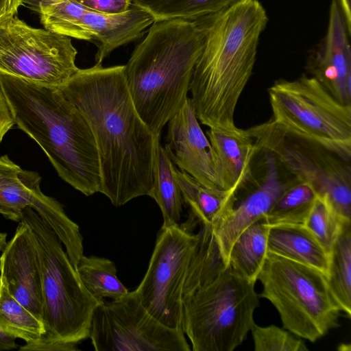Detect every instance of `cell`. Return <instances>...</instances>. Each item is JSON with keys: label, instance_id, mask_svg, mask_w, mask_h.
<instances>
[{"label": "cell", "instance_id": "obj_21", "mask_svg": "<svg viewBox=\"0 0 351 351\" xmlns=\"http://www.w3.org/2000/svg\"><path fill=\"white\" fill-rule=\"evenodd\" d=\"M268 230L265 217H262L247 226L231 245L227 265L250 282H256L266 260Z\"/></svg>", "mask_w": 351, "mask_h": 351}, {"label": "cell", "instance_id": "obj_26", "mask_svg": "<svg viewBox=\"0 0 351 351\" xmlns=\"http://www.w3.org/2000/svg\"><path fill=\"white\" fill-rule=\"evenodd\" d=\"M316 197L310 184L294 177L265 215V219L269 226L304 224Z\"/></svg>", "mask_w": 351, "mask_h": 351}, {"label": "cell", "instance_id": "obj_31", "mask_svg": "<svg viewBox=\"0 0 351 351\" xmlns=\"http://www.w3.org/2000/svg\"><path fill=\"white\" fill-rule=\"evenodd\" d=\"M256 351H307L304 342L275 325L254 324L250 330Z\"/></svg>", "mask_w": 351, "mask_h": 351}, {"label": "cell", "instance_id": "obj_15", "mask_svg": "<svg viewBox=\"0 0 351 351\" xmlns=\"http://www.w3.org/2000/svg\"><path fill=\"white\" fill-rule=\"evenodd\" d=\"M350 34L340 5L332 0L324 42L308 71L337 101L351 105Z\"/></svg>", "mask_w": 351, "mask_h": 351}, {"label": "cell", "instance_id": "obj_6", "mask_svg": "<svg viewBox=\"0 0 351 351\" xmlns=\"http://www.w3.org/2000/svg\"><path fill=\"white\" fill-rule=\"evenodd\" d=\"M255 283L227 265L183 297L181 327L193 351H232L244 341L259 306Z\"/></svg>", "mask_w": 351, "mask_h": 351}, {"label": "cell", "instance_id": "obj_14", "mask_svg": "<svg viewBox=\"0 0 351 351\" xmlns=\"http://www.w3.org/2000/svg\"><path fill=\"white\" fill-rule=\"evenodd\" d=\"M167 124L164 148L173 165L205 186L217 187L212 147L190 97Z\"/></svg>", "mask_w": 351, "mask_h": 351}, {"label": "cell", "instance_id": "obj_8", "mask_svg": "<svg viewBox=\"0 0 351 351\" xmlns=\"http://www.w3.org/2000/svg\"><path fill=\"white\" fill-rule=\"evenodd\" d=\"M271 122L288 136L351 160V105L343 104L313 76L278 80L268 90Z\"/></svg>", "mask_w": 351, "mask_h": 351}, {"label": "cell", "instance_id": "obj_4", "mask_svg": "<svg viewBox=\"0 0 351 351\" xmlns=\"http://www.w3.org/2000/svg\"><path fill=\"white\" fill-rule=\"evenodd\" d=\"M202 38L197 20L155 21L125 65L135 108L156 137L188 98Z\"/></svg>", "mask_w": 351, "mask_h": 351}, {"label": "cell", "instance_id": "obj_18", "mask_svg": "<svg viewBox=\"0 0 351 351\" xmlns=\"http://www.w3.org/2000/svg\"><path fill=\"white\" fill-rule=\"evenodd\" d=\"M210 143L217 187L237 193L252 182V162L259 149L249 129L235 125L209 128L206 131Z\"/></svg>", "mask_w": 351, "mask_h": 351}, {"label": "cell", "instance_id": "obj_22", "mask_svg": "<svg viewBox=\"0 0 351 351\" xmlns=\"http://www.w3.org/2000/svg\"><path fill=\"white\" fill-rule=\"evenodd\" d=\"M158 138L154 151L153 185L149 197L158 205L163 218L162 226L179 224L183 199L175 178V165Z\"/></svg>", "mask_w": 351, "mask_h": 351}, {"label": "cell", "instance_id": "obj_32", "mask_svg": "<svg viewBox=\"0 0 351 351\" xmlns=\"http://www.w3.org/2000/svg\"><path fill=\"white\" fill-rule=\"evenodd\" d=\"M86 9L105 14L126 12L132 5L131 0H75Z\"/></svg>", "mask_w": 351, "mask_h": 351}, {"label": "cell", "instance_id": "obj_16", "mask_svg": "<svg viewBox=\"0 0 351 351\" xmlns=\"http://www.w3.org/2000/svg\"><path fill=\"white\" fill-rule=\"evenodd\" d=\"M0 275L10 293L41 321L43 298L38 252L30 228L22 221L2 251Z\"/></svg>", "mask_w": 351, "mask_h": 351}, {"label": "cell", "instance_id": "obj_37", "mask_svg": "<svg viewBox=\"0 0 351 351\" xmlns=\"http://www.w3.org/2000/svg\"><path fill=\"white\" fill-rule=\"evenodd\" d=\"M351 0H339V4L345 18L349 33H351Z\"/></svg>", "mask_w": 351, "mask_h": 351}, {"label": "cell", "instance_id": "obj_30", "mask_svg": "<svg viewBox=\"0 0 351 351\" xmlns=\"http://www.w3.org/2000/svg\"><path fill=\"white\" fill-rule=\"evenodd\" d=\"M345 222L350 221L342 220L325 198L317 195L303 225L328 254Z\"/></svg>", "mask_w": 351, "mask_h": 351}, {"label": "cell", "instance_id": "obj_38", "mask_svg": "<svg viewBox=\"0 0 351 351\" xmlns=\"http://www.w3.org/2000/svg\"><path fill=\"white\" fill-rule=\"evenodd\" d=\"M49 0H23V5L38 13L39 5Z\"/></svg>", "mask_w": 351, "mask_h": 351}, {"label": "cell", "instance_id": "obj_13", "mask_svg": "<svg viewBox=\"0 0 351 351\" xmlns=\"http://www.w3.org/2000/svg\"><path fill=\"white\" fill-rule=\"evenodd\" d=\"M265 152L263 174L261 181L235 199L225 217L213 229L221 256L227 266L232 244L252 223L265 217L289 183L281 178L279 162L269 152Z\"/></svg>", "mask_w": 351, "mask_h": 351}, {"label": "cell", "instance_id": "obj_23", "mask_svg": "<svg viewBox=\"0 0 351 351\" xmlns=\"http://www.w3.org/2000/svg\"><path fill=\"white\" fill-rule=\"evenodd\" d=\"M29 207L56 234L75 269L84 255L83 237L78 225L67 216L62 205L54 198L45 195L40 186L34 191Z\"/></svg>", "mask_w": 351, "mask_h": 351}, {"label": "cell", "instance_id": "obj_19", "mask_svg": "<svg viewBox=\"0 0 351 351\" xmlns=\"http://www.w3.org/2000/svg\"><path fill=\"white\" fill-rule=\"evenodd\" d=\"M268 252L314 267L326 274L328 254L303 224L269 226Z\"/></svg>", "mask_w": 351, "mask_h": 351}, {"label": "cell", "instance_id": "obj_1", "mask_svg": "<svg viewBox=\"0 0 351 351\" xmlns=\"http://www.w3.org/2000/svg\"><path fill=\"white\" fill-rule=\"evenodd\" d=\"M59 90L84 114L98 152L100 193L115 206L148 195L153 185L155 136L131 97L125 65L79 69Z\"/></svg>", "mask_w": 351, "mask_h": 351}, {"label": "cell", "instance_id": "obj_35", "mask_svg": "<svg viewBox=\"0 0 351 351\" xmlns=\"http://www.w3.org/2000/svg\"><path fill=\"white\" fill-rule=\"evenodd\" d=\"M14 125V121L0 90V143Z\"/></svg>", "mask_w": 351, "mask_h": 351}, {"label": "cell", "instance_id": "obj_9", "mask_svg": "<svg viewBox=\"0 0 351 351\" xmlns=\"http://www.w3.org/2000/svg\"><path fill=\"white\" fill-rule=\"evenodd\" d=\"M249 130L259 151L271 152L295 178L310 184L342 220L351 221L350 162L287 135L271 121Z\"/></svg>", "mask_w": 351, "mask_h": 351}, {"label": "cell", "instance_id": "obj_20", "mask_svg": "<svg viewBox=\"0 0 351 351\" xmlns=\"http://www.w3.org/2000/svg\"><path fill=\"white\" fill-rule=\"evenodd\" d=\"M183 202L202 226L213 229L228 213L235 199V192L208 187L188 173L174 169Z\"/></svg>", "mask_w": 351, "mask_h": 351}, {"label": "cell", "instance_id": "obj_28", "mask_svg": "<svg viewBox=\"0 0 351 351\" xmlns=\"http://www.w3.org/2000/svg\"><path fill=\"white\" fill-rule=\"evenodd\" d=\"M238 0H131L149 12L155 21L169 19L196 21L218 12Z\"/></svg>", "mask_w": 351, "mask_h": 351}, {"label": "cell", "instance_id": "obj_11", "mask_svg": "<svg viewBox=\"0 0 351 351\" xmlns=\"http://www.w3.org/2000/svg\"><path fill=\"white\" fill-rule=\"evenodd\" d=\"M197 222L190 214L183 225L162 226L147 270L135 290L148 312L172 328H182L184 285L200 240V232H192Z\"/></svg>", "mask_w": 351, "mask_h": 351}, {"label": "cell", "instance_id": "obj_12", "mask_svg": "<svg viewBox=\"0 0 351 351\" xmlns=\"http://www.w3.org/2000/svg\"><path fill=\"white\" fill-rule=\"evenodd\" d=\"M88 338L96 351H189L182 328L168 327L145 308L136 291L95 308Z\"/></svg>", "mask_w": 351, "mask_h": 351}, {"label": "cell", "instance_id": "obj_36", "mask_svg": "<svg viewBox=\"0 0 351 351\" xmlns=\"http://www.w3.org/2000/svg\"><path fill=\"white\" fill-rule=\"evenodd\" d=\"M18 348L15 338L7 334L0 326V351L10 350Z\"/></svg>", "mask_w": 351, "mask_h": 351}, {"label": "cell", "instance_id": "obj_2", "mask_svg": "<svg viewBox=\"0 0 351 351\" xmlns=\"http://www.w3.org/2000/svg\"><path fill=\"white\" fill-rule=\"evenodd\" d=\"M197 21L203 38L191 77L190 98L202 124L231 127L253 71L267 15L258 0H238Z\"/></svg>", "mask_w": 351, "mask_h": 351}, {"label": "cell", "instance_id": "obj_7", "mask_svg": "<svg viewBox=\"0 0 351 351\" xmlns=\"http://www.w3.org/2000/svg\"><path fill=\"white\" fill-rule=\"evenodd\" d=\"M258 280L260 296L274 305L283 328L294 335L315 342L339 326L342 311L321 271L268 252Z\"/></svg>", "mask_w": 351, "mask_h": 351}, {"label": "cell", "instance_id": "obj_34", "mask_svg": "<svg viewBox=\"0 0 351 351\" xmlns=\"http://www.w3.org/2000/svg\"><path fill=\"white\" fill-rule=\"evenodd\" d=\"M22 169L7 155L0 157V184L16 179Z\"/></svg>", "mask_w": 351, "mask_h": 351}, {"label": "cell", "instance_id": "obj_27", "mask_svg": "<svg viewBox=\"0 0 351 351\" xmlns=\"http://www.w3.org/2000/svg\"><path fill=\"white\" fill-rule=\"evenodd\" d=\"M0 326L10 336L25 342L39 340L45 334L42 322L10 293L1 275Z\"/></svg>", "mask_w": 351, "mask_h": 351}, {"label": "cell", "instance_id": "obj_29", "mask_svg": "<svg viewBox=\"0 0 351 351\" xmlns=\"http://www.w3.org/2000/svg\"><path fill=\"white\" fill-rule=\"evenodd\" d=\"M40 182L38 173L22 169L16 179L0 184V214L9 220L19 222Z\"/></svg>", "mask_w": 351, "mask_h": 351}, {"label": "cell", "instance_id": "obj_25", "mask_svg": "<svg viewBox=\"0 0 351 351\" xmlns=\"http://www.w3.org/2000/svg\"><path fill=\"white\" fill-rule=\"evenodd\" d=\"M75 269L84 287L99 303L119 299L129 291L117 277L114 263L108 258L83 255Z\"/></svg>", "mask_w": 351, "mask_h": 351}, {"label": "cell", "instance_id": "obj_33", "mask_svg": "<svg viewBox=\"0 0 351 351\" xmlns=\"http://www.w3.org/2000/svg\"><path fill=\"white\" fill-rule=\"evenodd\" d=\"M75 343L50 341L41 339L26 342L19 348L22 351H76L78 350Z\"/></svg>", "mask_w": 351, "mask_h": 351}, {"label": "cell", "instance_id": "obj_39", "mask_svg": "<svg viewBox=\"0 0 351 351\" xmlns=\"http://www.w3.org/2000/svg\"><path fill=\"white\" fill-rule=\"evenodd\" d=\"M7 244V234L0 232V251H3Z\"/></svg>", "mask_w": 351, "mask_h": 351}, {"label": "cell", "instance_id": "obj_10", "mask_svg": "<svg viewBox=\"0 0 351 351\" xmlns=\"http://www.w3.org/2000/svg\"><path fill=\"white\" fill-rule=\"evenodd\" d=\"M71 38L28 25L16 15L0 21V72L60 88L78 71Z\"/></svg>", "mask_w": 351, "mask_h": 351}, {"label": "cell", "instance_id": "obj_5", "mask_svg": "<svg viewBox=\"0 0 351 351\" xmlns=\"http://www.w3.org/2000/svg\"><path fill=\"white\" fill-rule=\"evenodd\" d=\"M21 221L30 228L38 252L45 329L40 339L78 343L88 338L100 303L84 287L61 241L38 213L28 206Z\"/></svg>", "mask_w": 351, "mask_h": 351}, {"label": "cell", "instance_id": "obj_17", "mask_svg": "<svg viewBox=\"0 0 351 351\" xmlns=\"http://www.w3.org/2000/svg\"><path fill=\"white\" fill-rule=\"evenodd\" d=\"M154 23L149 12L134 4L126 12L115 14L98 13L85 8L75 38L95 43L97 47L95 64H102L114 49L142 38Z\"/></svg>", "mask_w": 351, "mask_h": 351}, {"label": "cell", "instance_id": "obj_24", "mask_svg": "<svg viewBox=\"0 0 351 351\" xmlns=\"http://www.w3.org/2000/svg\"><path fill=\"white\" fill-rule=\"evenodd\" d=\"M328 285L342 312L351 316V221L343 223L328 253Z\"/></svg>", "mask_w": 351, "mask_h": 351}, {"label": "cell", "instance_id": "obj_3", "mask_svg": "<svg viewBox=\"0 0 351 351\" xmlns=\"http://www.w3.org/2000/svg\"><path fill=\"white\" fill-rule=\"evenodd\" d=\"M0 90L14 124L41 147L59 177L86 196L100 193L95 140L77 107L58 88L1 72Z\"/></svg>", "mask_w": 351, "mask_h": 351}]
</instances>
